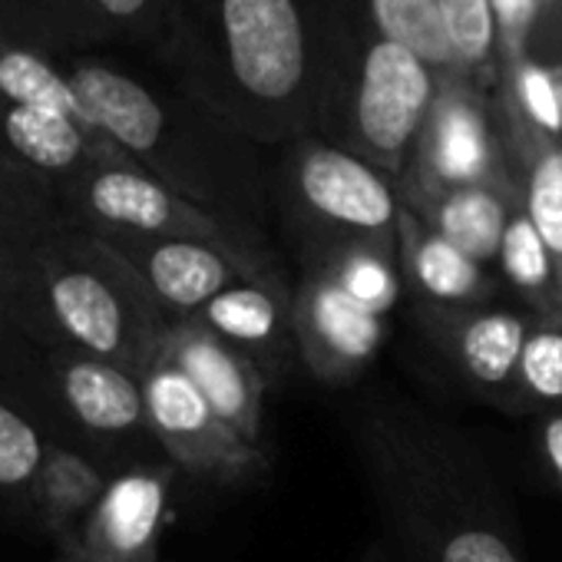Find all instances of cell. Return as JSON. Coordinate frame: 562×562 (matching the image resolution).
Segmentation results:
<instances>
[{
	"label": "cell",
	"mask_w": 562,
	"mask_h": 562,
	"mask_svg": "<svg viewBox=\"0 0 562 562\" xmlns=\"http://www.w3.org/2000/svg\"><path fill=\"white\" fill-rule=\"evenodd\" d=\"M176 467H126L110 476L103 496L60 546L67 562H159Z\"/></svg>",
	"instance_id": "7c38bea8"
},
{
	"label": "cell",
	"mask_w": 562,
	"mask_h": 562,
	"mask_svg": "<svg viewBox=\"0 0 562 562\" xmlns=\"http://www.w3.org/2000/svg\"><path fill=\"white\" fill-rule=\"evenodd\" d=\"M60 222L54 186L21 166L0 143V238L31 251L34 241Z\"/></svg>",
	"instance_id": "d4e9b609"
},
{
	"label": "cell",
	"mask_w": 562,
	"mask_h": 562,
	"mask_svg": "<svg viewBox=\"0 0 562 562\" xmlns=\"http://www.w3.org/2000/svg\"><path fill=\"white\" fill-rule=\"evenodd\" d=\"M397 265L404 295L417 308H476L506 295L490 265L440 238L404 205L397 215Z\"/></svg>",
	"instance_id": "2e32d148"
},
{
	"label": "cell",
	"mask_w": 562,
	"mask_h": 562,
	"mask_svg": "<svg viewBox=\"0 0 562 562\" xmlns=\"http://www.w3.org/2000/svg\"><path fill=\"white\" fill-rule=\"evenodd\" d=\"M555 87H559V97H562V74L555 77Z\"/></svg>",
	"instance_id": "e575fe53"
},
{
	"label": "cell",
	"mask_w": 562,
	"mask_h": 562,
	"mask_svg": "<svg viewBox=\"0 0 562 562\" xmlns=\"http://www.w3.org/2000/svg\"><path fill=\"white\" fill-rule=\"evenodd\" d=\"M0 31L60 60L116 41L90 0H0Z\"/></svg>",
	"instance_id": "44dd1931"
},
{
	"label": "cell",
	"mask_w": 562,
	"mask_h": 562,
	"mask_svg": "<svg viewBox=\"0 0 562 562\" xmlns=\"http://www.w3.org/2000/svg\"><path fill=\"white\" fill-rule=\"evenodd\" d=\"M493 4V21H496V47H503L513 60H519L522 37L532 24L536 14V0H490Z\"/></svg>",
	"instance_id": "1f68e13d"
},
{
	"label": "cell",
	"mask_w": 562,
	"mask_h": 562,
	"mask_svg": "<svg viewBox=\"0 0 562 562\" xmlns=\"http://www.w3.org/2000/svg\"><path fill=\"white\" fill-rule=\"evenodd\" d=\"M139 384L146 427L176 470H189L212 483H245L268 467L265 450L235 437L162 351L146 364Z\"/></svg>",
	"instance_id": "9c48e42d"
},
{
	"label": "cell",
	"mask_w": 562,
	"mask_h": 562,
	"mask_svg": "<svg viewBox=\"0 0 562 562\" xmlns=\"http://www.w3.org/2000/svg\"><path fill=\"white\" fill-rule=\"evenodd\" d=\"M401 205L470 258L493 265L499 235L516 205V186H467Z\"/></svg>",
	"instance_id": "ffe728a7"
},
{
	"label": "cell",
	"mask_w": 562,
	"mask_h": 562,
	"mask_svg": "<svg viewBox=\"0 0 562 562\" xmlns=\"http://www.w3.org/2000/svg\"><path fill=\"white\" fill-rule=\"evenodd\" d=\"M57 562H67V559H57Z\"/></svg>",
	"instance_id": "d590c367"
},
{
	"label": "cell",
	"mask_w": 562,
	"mask_h": 562,
	"mask_svg": "<svg viewBox=\"0 0 562 562\" xmlns=\"http://www.w3.org/2000/svg\"><path fill=\"white\" fill-rule=\"evenodd\" d=\"M506 116L519 120L532 133L562 143V97L555 74L519 57L506 70Z\"/></svg>",
	"instance_id": "f1b7e54d"
},
{
	"label": "cell",
	"mask_w": 562,
	"mask_h": 562,
	"mask_svg": "<svg viewBox=\"0 0 562 562\" xmlns=\"http://www.w3.org/2000/svg\"><path fill=\"white\" fill-rule=\"evenodd\" d=\"M361 447L404 562H526L506 499L460 437L411 411H374Z\"/></svg>",
	"instance_id": "3957f363"
},
{
	"label": "cell",
	"mask_w": 562,
	"mask_h": 562,
	"mask_svg": "<svg viewBox=\"0 0 562 562\" xmlns=\"http://www.w3.org/2000/svg\"><path fill=\"white\" fill-rule=\"evenodd\" d=\"M44 355L57 397L80 427L106 437L149 434L143 384L136 374L74 348H54Z\"/></svg>",
	"instance_id": "e0dca14e"
},
{
	"label": "cell",
	"mask_w": 562,
	"mask_h": 562,
	"mask_svg": "<svg viewBox=\"0 0 562 562\" xmlns=\"http://www.w3.org/2000/svg\"><path fill=\"white\" fill-rule=\"evenodd\" d=\"M60 218L97 235L139 238H199L241 251H265L258 235H248L218 215L182 199L133 159L100 162L57 189Z\"/></svg>",
	"instance_id": "52a82bcc"
},
{
	"label": "cell",
	"mask_w": 562,
	"mask_h": 562,
	"mask_svg": "<svg viewBox=\"0 0 562 562\" xmlns=\"http://www.w3.org/2000/svg\"><path fill=\"white\" fill-rule=\"evenodd\" d=\"M368 14L381 37L420 57L437 74V80L453 77L450 50L443 41V27H440V14L434 0H368Z\"/></svg>",
	"instance_id": "484cf974"
},
{
	"label": "cell",
	"mask_w": 562,
	"mask_h": 562,
	"mask_svg": "<svg viewBox=\"0 0 562 562\" xmlns=\"http://www.w3.org/2000/svg\"><path fill=\"white\" fill-rule=\"evenodd\" d=\"M490 268L522 312L532 318H562V271L519 209V199L506 218Z\"/></svg>",
	"instance_id": "7402d4cb"
},
{
	"label": "cell",
	"mask_w": 562,
	"mask_h": 562,
	"mask_svg": "<svg viewBox=\"0 0 562 562\" xmlns=\"http://www.w3.org/2000/svg\"><path fill=\"white\" fill-rule=\"evenodd\" d=\"M64 70L83 113L123 156L199 209L258 235L268 172L258 146L228 120L172 77L153 80L100 54L64 57Z\"/></svg>",
	"instance_id": "7a4b0ae2"
},
{
	"label": "cell",
	"mask_w": 562,
	"mask_h": 562,
	"mask_svg": "<svg viewBox=\"0 0 562 562\" xmlns=\"http://www.w3.org/2000/svg\"><path fill=\"white\" fill-rule=\"evenodd\" d=\"M292 322L299 361L335 387L358 381L387 338V318L371 315L328 278L305 268H299L292 289Z\"/></svg>",
	"instance_id": "4fadbf2b"
},
{
	"label": "cell",
	"mask_w": 562,
	"mask_h": 562,
	"mask_svg": "<svg viewBox=\"0 0 562 562\" xmlns=\"http://www.w3.org/2000/svg\"><path fill=\"white\" fill-rule=\"evenodd\" d=\"M506 411L536 417L562 411V318L529 322L513 368Z\"/></svg>",
	"instance_id": "cb8c5ba5"
},
{
	"label": "cell",
	"mask_w": 562,
	"mask_h": 562,
	"mask_svg": "<svg viewBox=\"0 0 562 562\" xmlns=\"http://www.w3.org/2000/svg\"><path fill=\"white\" fill-rule=\"evenodd\" d=\"M443 41L450 50V70L457 80L473 83L493 60L496 21L490 0H434Z\"/></svg>",
	"instance_id": "4316f807"
},
{
	"label": "cell",
	"mask_w": 562,
	"mask_h": 562,
	"mask_svg": "<svg viewBox=\"0 0 562 562\" xmlns=\"http://www.w3.org/2000/svg\"><path fill=\"white\" fill-rule=\"evenodd\" d=\"M0 315L44 348V325H41L37 299H34L31 251H21L8 245L4 238H0Z\"/></svg>",
	"instance_id": "4dcf8cb0"
},
{
	"label": "cell",
	"mask_w": 562,
	"mask_h": 562,
	"mask_svg": "<svg viewBox=\"0 0 562 562\" xmlns=\"http://www.w3.org/2000/svg\"><path fill=\"white\" fill-rule=\"evenodd\" d=\"M8 328H14V325H11V322H8L4 315H0V341H4V335H8ZM14 331H18V328H14Z\"/></svg>",
	"instance_id": "836d02e7"
},
{
	"label": "cell",
	"mask_w": 562,
	"mask_h": 562,
	"mask_svg": "<svg viewBox=\"0 0 562 562\" xmlns=\"http://www.w3.org/2000/svg\"><path fill=\"white\" fill-rule=\"evenodd\" d=\"M434 93L437 74L371 24L341 57L315 136L397 182Z\"/></svg>",
	"instance_id": "5b68a950"
},
{
	"label": "cell",
	"mask_w": 562,
	"mask_h": 562,
	"mask_svg": "<svg viewBox=\"0 0 562 562\" xmlns=\"http://www.w3.org/2000/svg\"><path fill=\"white\" fill-rule=\"evenodd\" d=\"M110 483V473H103L93 460H87L77 450L67 447H47L37 476L31 483L41 522L57 539V546H67L80 522L90 516L97 499L103 496Z\"/></svg>",
	"instance_id": "603a6c76"
},
{
	"label": "cell",
	"mask_w": 562,
	"mask_h": 562,
	"mask_svg": "<svg viewBox=\"0 0 562 562\" xmlns=\"http://www.w3.org/2000/svg\"><path fill=\"white\" fill-rule=\"evenodd\" d=\"M159 351L186 374V381L202 394V401L235 437L258 447L268 381L241 351H235L195 318L169 322Z\"/></svg>",
	"instance_id": "5bb4252c"
},
{
	"label": "cell",
	"mask_w": 562,
	"mask_h": 562,
	"mask_svg": "<svg viewBox=\"0 0 562 562\" xmlns=\"http://www.w3.org/2000/svg\"><path fill=\"white\" fill-rule=\"evenodd\" d=\"M47 453L41 430L8 401H0V486L31 490Z\"/></svg>",
	"instance_id": "f546056e"
},
{
	"label": "cell",
	"mask_w": 562,
	"mask_h": 562,
	"mask_svg": "<svg viewBox=\"0 0 562 562\" xmlns=\"http://www.w3.org/2000/svg\"><path fill=\"white\" fill-rule=\"evenodd\" d=\"M299 265L328 278L338 292L387 318L404 299V281L397 265V241L378 238H299Z\"/></svg>",
	"instance_id": "ac0fdd59"
},
{
	"label": "cell",
	"mask_w": 562,
	"mask_h": 562,
	"mask_svg": "<svg viewBox=\"0 0 562 562\" xmlns=\"http://www.w3.org/2000/svg\"><path fill=\"white\" fill-rule=\"evenodd\" d=\"M274 199L299 238L397 241V182L355 153L308 133L281 146Z\"/></svg>",
	"instance_id": "8992f818"
},
{
	"label": "cell",
	"mask_w": 562,
	"mask_h": 562,
	"mask_svg": "<svg viewBox=\"0 0 562 562\" xmlns=\"http://www.w3.org/2000/svg\"><path fill=\"white\" fill-rule=\"evenodd\" d=\"M166 74L255 146L315 133L341 57L374 24L368 0H176Z\"/></svg>",
	"instance_id": "6da1fadb"
},
{
	"label": "cell",
	"mask_w": 562,
	"mask_h": 562,
	"mask_svg": "<svg viewBox=\"0 0 562 562\" xmlns=\"http://www.w3.org/2000/svg\"><path fill=\"white\" fill-rule=\"evenodd\" d=\"M212 335L241 351L265 381H274L299 358L295 322H292V285L281 271H265L241 278L222 295H215L202 312L192 315Z\"/></svg>",
	"instance_id": "9a60e30c"
},
{
	"label": "cell",
	"mask_w": 562,
	"mask_h": 562,
	"mask_svg": "<svg viewBox=\"0 0 562 562\" xmlns=\"http://www.w3.org/2000/svg\"><path fill=\"white\" fill-rule=\"evenodd\" d=\"M467 186H513L506 139L473 83L440 77L397 179V195L417 202Z\"/></svg>",
	"instance_id": "ba28073f"
},
{
	"label": "cell",
	"mask_w": 562,
	"mask_h": 562,
	"mask_svg": "<svg viewBox=\"0 0 562 562\" xmlns=\"http://www.w3.org/2000/svg\"><path fill=\"white\" fill-rule=\"evenodd\" d=\"M31 274L44 351L74 348L136 378L156 358L169 318L97 232L54 225L31 248Z\"/></svg>",
	"instance_id": "277c9868"
},
{
	"label": "cell",
	"mask_w": 562,
	"mask_h": 562,
	"mask_svg": "<svg viewBox=\"0 0 562 562\" xmlns=\"http://www.w3.org/2000/svg\"><path fill=\"white\" fill-rule=\"evenodd\" d=\"M139 278L153 305L169 318H192L215 295L241 278L274 271L268 251H241L199 238H139V235H100Z\"/></svg>",
	"instance_id": "30bf717a"
},
{
	"label": "cell",
	"mask_w": 562,
	"mask_h": 562,
	"mask_svg": "<svg viewBox=\"0 0 562 562\" xmlns=\"http://www.w3.org/2000/svg\"><path fill=\"white\" fill-rule=\"evenodd\" d=\"M417 325L430 341L434 355L447 364L460 387L473 397L509 407L513 368L519 345L532 322L519 305H476V308H417Z\"/></svg>",
	"instance_id": "8fae6325"
},
{
	"label": "cell",
	"mask_w": 562,
	"mask_h": 562,
	"mask_svg": "<svg viewBox=\"0 0 562 562\" xmlns=\"http://www.w3.org/2000/svg\"><path fill=\"white\" fill-rule=\"evenodd\" d=\"M116 41L149 50L159 64L169 57L179 34L176 0H90Z\"/></svg>",
	"instance_id": "83f0119b"
},
{
	"label": "cell",
	"mask_w": 562,
	"mask_h": 562,
	"mask_svg": "<svg viewBox=\"0 0 562 562\" xmlns=\"http://www.w3.org/2000/svg\"><path fill=\"white\" fill-rule=\"evenodd\" d=\"M503 139L519 209L562 271V143L503 113Z\"/></svg>",
	"instance_id": "d6986e66"
},
{
	"label": "cell",
	"mask_w": 562,
	"mask_h": 562,
	"mask_svg": "<svg viewBox=\"0 0 562 562\" xmlns=\"http://www.w3.org/2000/svg\"><path fill=\"white\" fill-rule=\"evenodd\" d=\"M536 450L549 473V480L562 490V411L539 414L536 424Z\"/></svg>",
	"instance_id": "d6a6232c"
}]
</instances>
